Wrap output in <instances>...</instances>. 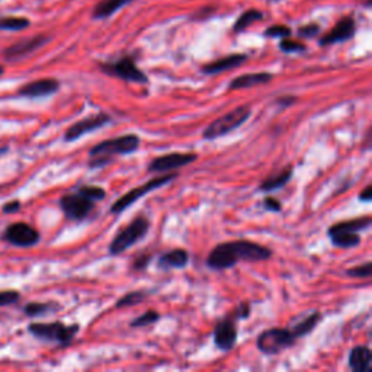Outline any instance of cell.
Masks as SVG:
<instances>
[{
	"label": "cell",
	"instance_id": "6da1fadb",
	"mask_svg": "<svg viewBox=\"0 0 372 372\" xmlns=\"http://www.w3.org/2000/svg\"><path fill=\"white\" fill-rule=\"evenodd\" d=\"M272 250L250 240H233L217 245L208 254L207 266L212 271H226L239 262H262L271 259Z\"/></svg>",
	"mask_w": 372,
	"mask_h": 372
},
{
	"label": "cell",
	"instance_id": "7a4b0ae2",
	"mask_svg": "<svg viewBox=\"0 0 372 372\" xmlns=\"http://www.w3.org/2000/svg\"><path fill=\"white\" fill-rule=\"evenodd\" d=\"M140 144L141 138L137 134H125L100 141L99 144H96L95 147L91 149V151H89V156H91L89 168L91 169L104 168V166L112 163L115 156H127L137 151Z\"/></svg>",
	"mask_w": 372,
	"mask_h": 372
},
{
	"label": "cell",
	"instance_id": "3957f363",
	"mask_svg": "<svg viewBox=\"0 0 372 372\" xmlns=\"http://www.w3.org/2000/svg\"><path fill=\"white\" fill-rule=\"evenodd\" d=\"M252 117L250 105H240L227 113L214 120L202 133V138L207 141H212L220 137H224L230 133H233L240 125L245 124Z\"/></svg>",
	"mask_w": 372,
	"mask_h": 372
},
{
	"label": "cell",
	"instance_id": "277c9868",
	"mask_svg": "<svg viewBox=\"0 0 372 372\" xmlns=\"http://www.w3.org/2000/svg\"><path fill=\"white\" fill-rule=\"evenodd\" d=\"M150 230V221L144 215H138L134 220L124 227L121 232L109 243L108 252L112 256H120L128 249H131L135 243L143 240Z\"/></svg>",
	"mask_w": 372,
	"mask_h": 372
},
{
	"label": "cell",
	"instance_id": "5b68a950",
	"mask_svg": "<svg viewBox=\"0 0 372 372\" xmlns=\"http://www.w3.org/2000/svg\"><path fill=\"white\" fill-rule=\"evenodd\" d=\"M99 70L111 76V78H117L128 83H138V85H147L149 78L147 74L138 69L135 60L131 56H124L118 60L99 63Z\"/></svg>",
	"mask_w": 372,
	"mask_h": 372
},
{
	"label": "cell",
	"instance_id": "8992f818",
	"mask_svg": "<svg viewBox=\"0 0 372 372\" xmlns=\"http://www.w3.org/2000/svg\"><path fill=\"white\" fill-rule=\"evenodd\" d=\"M177 177L176 173H168V175H162V176H157V177H153L150 179L149 182L140 185V186H135L131 190H128L127 194H124L121 198H118L117 201H115L112 205H111V214H121L124 212L128 207H131L133 204H135L138 199L143 198L144 195L150 194V192L156 190L164 185L171 184L172 181H175V179Z\"/></svg>",
	"mask_w": 372,
	"mask_h": 372
},
{
	"label": "cell",
	"instance_id": "52a82bcc",
	"mask_svg": "<svg viewBox=\"0 0 372 372\" xmlns=\"http://www.w3.org/2000/svg\"><path fill=\"white\" fill-rule=\"evenodd\" d=\"M28 330L38 339L54 342L60 346H67L73 342L80 327L79 325L66 326L60 322H53V323H32L30 325Z\"/></svg>",
	"mask_w": 372,
	"mask_h": 372
},
{
	"label": "cell",
	"instance_id": "ba28073f",
	"mask_svg": "<svg viewBox=\"0 0 372 372\" xmlns=\"http://www.w3.org/2000/svg\"><path fill=\"white\" fill-rule=\"evenodd\" d=\"M295 340H297V338L292 335V331L288 327H272L261 333L256 339V348L263 355L271 356L291 348Z\"/></svg>",
	"mask_w": 372,
	"mask_h": 372
},
{
	"label": "cell",
	"instance_id": "9c48e42d",
	"mask_svg": "<svg viewBox=\"0 0 372 372\" xmlns=\"http://www.w3.org/2000/svg\"><path fill=\"white\" fill-rule=\"evenodd\" d=\"M60 207L69 220L82 221L91 215L95 210V201L86 198L80 192L76 190L74 194H67L61 197Z\"/></svg>",
	"mask_w": 372,
	"mask_h": 372
},
{
	"label": "cell",
	"instance_id": "30bf717a",
	"mask_svg": "<svg viewBox=\"0 0 372 372\" xmlns=\"http://www.w3.org/2000/svg\"><path fill=\"white\" fill-rule=\"evenodd\" d=\"M198 159L195 153H169V155H163L156 159H153L147 171L149 173H169L172 171H177L185 166H189Z\"/></svg>",
	"mask_w": 372,
	"mask_h": 372
},
{
	"label": "cell",
	"instance_id": "8fae6325",
	"mask_svg": "<svg viewBox=\"0 0 372 372\" xmlns=\"http://www.w3.org/2000/svg\"><path fill=\"white\" fill-rule=\"evenodd\" d=\"M112 121V117L107 112H99L95 115H89L87 118L80 120L76 124H73L69 130L64 134V141H67V143H73V141L79 140L80 137L94 133L100 130L102 127H105L107 124H109Z\"/></svg>",
	"mask_w": 372,
	"mask_h": 372
},
{
	"label": "cell",
	"instance_id": "7c38bea8",
	"mask_svg": "<svg viewBox=\"0 0 372 372\" xmlns=\"http://www.w3.org/2000/svg\"><path fill=\"white\" fill-rule=\"evenodd\" d=\"M236 322L237 320L233 316H228L223 318L214 329V343L223 352L232 351L237 343L239 330Z\"/></svg>",
	"mask_w": 372,
	"mask_h": 372
},
{
	"label": "cell",
	"instance_id": "4fadbf2b",
	"mask_svg": "<svg viewBox=\"0 0 372 372\" xmlns=\"http://www.w3.org/2000/svg\"><path fill=\"white\" fill-rule=\"evenodd\" d=\"M40 233L27 223H15L6 228L5 240L19 248H31L40 241Z\"/></svg>",
	"mask_w": 372,
	"mask_h": 372
},
{
	"label": "cell",
	"instance_id": "5bb4252c",
	"mask_svg": "<svg viewBox=\"0 0 372 372\" xmlns=\"http://www.w3.org/2000/svg\"><path fill=\"white\" fill-rule=\"evenodd\" d=\"M356 34V21L353 17L348 15L343 17L335 27H333L326 35L320 38V47H329L333 44H339V43H346L352 40Z\"/></svg>",
	"mask_w": 372,
	"mask_h": 372
},
{
	"label": "cell",
	"instance_id": "9a60e30c",
	"mask_svg": "<svg viewBox=\"0 0 372 372\" xmlns=\"http://www.w3.org/2000/svg\"><path fill=\"white\" fill-rule=\"evenodd\" d=\"M50 41V36L47 35H35L31 38H27V40H22L15 43L14 45H10L9 48L5 50V57L10 61L14 60H21L28 57L30 54L35 53L36 50H40Z\"/></svg>",
	"mask_w": 372,
	"mask_h": 372
},
{
	"label": "cell",
	"instance_id": "2e32d148",
	"mask_svg": "<svg viewBox=\"0 0 372 372\" xmlns=\"http://www.w3.org/2000/svg\"><path fill=\"white\" fill-rule=\"evenodd\" d=\"M60 89V82L57 79H40V80H34L31 83L23 85L19 91L18 95L23 98H47L54 95L58 92Z\"/></svg>",
	"mask_w": 372,
	"mask_h": 372
},
{
	"label": "cell",
	"instance_id": "e0dca14e",
	"mask_svg": "<svg viewBox=\"0 0 372 372\" xmlns=\"http://www.w3.org/2000/svg\"><path fill=\"white\" fill-rule=\"evenodd\" d=\"M322 313L317 310H311L309 313H301L300 316H297L295 318H292L289 322V330L292 331V335L295 338H304L307 335H310V333L317 327V325L322 322Z\"/></svg>",
	"mask_w": 372,
	"mask_h": 372
},
{
	"label": "cell",
	"instance_id": "ac0fdd59",
	"mask_svg": "<svg viewBox=\"0 0 372 372\" xmlns=\"http://www.w3.org/2000/svg\"><path fill=\"white\" fill-rule=\"evenodd\" d=\"M248 56L246 54H230L226 57L218 58L215 61L207 63L205 66H202L201 72L207 76H214V74H220L228 70H233L240 67L241 64H245L248 61Z\"/></svg>",
	"mask_w": 372,
	"mask_h": 372
},
{
	"label": "cell",
	"instance_id": "d6986e66",
	"mask_svg": "<svg viewBox=\"0 0 372 372\" xmlns=\"http://www.w3.org/2000/svg\"><path fill=\"white\" fill-rule=\"evenodd\" d=\"M274 79L272 73L261 72V73H246L234 78L232 82L228 83V91H241V89H250L254 86H262L271 83Z\"/></svg>",
	"mask_w": 372,
	"mask_h": 372
},
{
	"label": "cell",
	"instance_id": "ffe728a7",
	"mask_svg": "<svg viewBox=\"0 0 372 372\" xmlns=\"http://www.w3.org/2000/svg\"><path fill=\"white\" fill-rule=\"evenodd\" d=\"M189 262V253L185 249H172L164 252L159 256L157 267L162 271H169V269H182Z\"/></svg>",
	"mask_w": 372,
	"mask_h": 372
},
{
	"label": "cell",
	"instance_id": "44dd1931",
	"mask_svg": "<svg viewBox=\"0 0 372 372\" xmlns=\"http://www.w3.org/2000/svg\"><path fill=\"white\" fill-rule=\"evenodd\" d=\"M372 353L368 346H355L349 353V368L353 372H371Z\"/></svg>",
	"mask_w": 372,
	"mask_h": 372
},
{
	"label": "cell",
	"instance_id": "7402d4cb",
	"mask_svg": "<svg viewBox=\"0 0 372 372\" xmlns=\"http://www.w3.org/2000/svg\"><path fill=\"white\" fill-rule=\"evenodd\" d=\"M131 2H134V0H99L98 5L94 8L92 18L98 21L108 19Z\"/></svg>",
	"mask_w": 372,
	"mask_h": 372
},
{
	"label": "cell",
	"instance_id": "603a6c76",
	"mask_svg": "<svg viewBox=\"0 0 372 372\" xmlns=\"http://www.w3.org/2000/svg\"><path fill=\"white\" fill-rule=\"evenodd\" d=\"M371 218L369 217H362V218H353V220H344L342 223L333 224L329 230L327 234L330 233H361L364 230H368L371 227Z\"/></svg>",
	"mask_w": 372,
	"mask_h": 372
},
{
	"label": "cell",
	"instance_id": "cb8c5ba5",
	"mask_svg": "<svg viewBox=\"0 0 372 372\" xmlns=\"http://www.w3.org/2000/svg\"><path fill=\"white\" fill-rule=\"evenodd\" d=\"M292 172H294L292 166H287V168L282 169L281 172L266 177L265 181L261 184L259 190H262V192H272V190L284 188L291 181Z\"/></svg>",
	"mask_w": 372,
	"mask_h": 372
},
{
	"label": "cell",
	"instance_id": "d4e9b609",
	"mask_svg": "<svg viewBox=\"0 0 372 372\" xmlns=\"http://www.w3.org/2000/svg\"><path fill=\"white\" fill-rule=\"evenodd\" d=\"M262 19H263V14L259 9H249L246 12H243V14L237 18L236 23L233 25V32L240 34L243 31H246L250 25H253L254 22H259Z\"/></svg>",
	"mask_w": 372,
	"mask_h": 372
},
{
	"label": "cell",
	"instance_id": "484cf974",
	"mask_svg": "<svg viewBox=\"0 0 372 372\" xmlns=\"http://www.w3.org/2000/svg\"><path fill=\"white\" fill-rule=\"evenodd\" d=\"M333 243V246L340 248V249H352L359 246V243H361V236L358 233H344V232H339V233H330L327 234Z\"/></svg>",
	"mask_w": 372,
	"mask_h": 372
},
{
	"label": "cell",
	"instance_id": "4316f807",
	"mask_svg": "<svg viewBox=\"0 0 372 372\" xmlns=\"http://www.w3.org/2000/svg\"><path fill=\"white\" fill-rule=\"evenodd\" d=\"M31 27V21L25 17H2L0 18V31L19 32Z\"/></svg>",
	"mask_w": 372,
	"mask_h": 372
},
{
	"label": "cell",
	"instance_id": "83f0119b",
	"mask_svg": "<svg viewBox=\"0 0 372 372\" xmlns=\"http://www.w3.org/2000/svg\"><path fill=\"white\" fill-rule=\"evenodd\" d=\"M147 297H149V292H146V291H133V292H128V294L124 295V297H121L117 301L115 307H117V309H125V307H133V305L140 304L141 301H144Z\"/></svg>",
	"mask_w": 372,
	"mask_h": 372
},
{
	"label": "cell",
	"instance_id": "f1b7e54d",
	"mask_svg": "<svg viewBox=\"0 0 372 372\" xmlns=\"http://www.w3.org/2000/svg\"><path fill=\"white\" fill-rule=\"evenodd\" d=\"M78 192H80L82 195H85L86 198L92 199L95 202L102 201L107 197V190L100 186H95V185H82L78 188Z\"/></svg>",
	"mask_w": 372,
	"mask_h": 372
},
{
	"label": "cell",
	"instance_id": "f546056e",
	"mask_svg": "<svg viewBox=\"0 0 372 372\" xmlns=\"http://www.w3.org/2000/svg\"><path fill=\"white\" fill-rule=\"evenodd\" d=\"M160 320V314L157 311H153V310H149L146 311L143 316H140L137 318H134L131 322V327L133 329H137V327H146V326H151L155 325L156 322H159Z\"/></svg>",
	"mask_w": 372,
	"mask_h": 372
},
{
	"label": "cell",
	"instance_id": "4dcf8cb0",
	"mask_svg": "<svg viewBox=\"0 0 372 372\" xmlns=\"http://www.w3.org/2000/svg\"><path fill=\"white\" fill-rule=\"evenodd\" d=\"M279 50L284 51V53L287 54H291V53H304V51H307V47L305 44L291 40V38L288 36V38H282V41L279 43Z\"/></svg>",
	"mask_w": 372,
	"mask_h": 372
},
{
	"label": "cell",
	"instance_id": "1f68e13d",
	"mask_svg": "<svg viewBox=\"0 0 372 372\" xmlns=\"http://www.w3.org/2000/svg\"><path fill=\"white\" fill-rule=\"evenodd\" d=\"M346 275L356 279H368L372 276V263L366 262L364 265H358L346 271Z\"/></svg>",
	"mask_w": 372,
	"mask_h": 372
},
{
	"label": "cell",
	"instance_id": "d6a6232c",
	"mask_svg": "<svg viewBox=\"0 0 372 372\" xmlns=\"http://www.w3.org/2000/svg\"><path fill=\"white\" fill-rule=\"evenodd\" d=\"M292 31L289 27H287V25H272V27H269L266 31H265V35L269 36V38H288L291 36Z\"/></svg>",
	"mask_w": 372,
	"mask_h": 372
},
{
	"label": "cell",
	"instance_id": "836d02e7",
	"mask_svg": "<svg viewBox=\"0 0 372 372\" xmlns=\"http://www.w3.org/2000/svg\"><path fill=\"white\" fill-rule=\"evenodd\" d=\"M53 307H51L50 304H41V303H31L28 304L27 307H25L23 311L27 316L30 317H36V316H43L45 314L47 311H50Z\"/></svg>",
	"mask_w": 372,
	"mask_h": 372
},
{
	"label": "cell",
	"instance_id": "e575fe53",
	"mask_svg": "<svg viewBox=\"0 0 372 372\" xmlns=\"http://www.w3.org/2000/svg\"><path fill=\"white\" fill-rule=\"evenodd\" d=\"M322 31V27L318 23H307L304 27L298 30V36L305 38V40H310V38H314Z\"/></svg>",
	"mask_w": 372,
	"mask_h": 372
},
{
	"label": "cell",
	"instance_id": "d590c367",
	"mask_svg": "<svg viewBox=\"0 0 372 372\" xmlns=\"http://www.w3.org/2000/svg\"><path fill=\"white\" fill-rule=\"evenodd\" d=\"M21 295L17 291H0V307L15 304Z\"/></svg>",
	"mask_w": 372,
	"mask_h": 372
},
{
	"label": "cell",
	"instance_id": "8d00e7d4",
	"mask_svg": "<svg viewBox=\"0 0 372 372\" xmlns=\"http://www.w3.org/2000/svg\"><path fill=\"white\" fill-rule=\"evenodd\" d=\"M250 311H252V307L249 303H241L237 309L233 311V317L236 320H245V318H249L250 316Z\"/></svg>",
	"mask_w": 372,
	"mask_h": 372
},
{
	"label": "cell",
	"instance_id": "74e56055",
	"mask_svg": "<svg viewBox=\"0 0 372 372\" xmlns=\"http://www.w3.org/2000/svg\"><path fill=\"white\" fill-rule=\"evenodd\" d=\"M150 261H151L150 254H140L133 262V269L134 271H144V269L149 266Z\"/></svg>",
	"mask_w": 372,
	"mask_h": 372
},
{
	"label": "cell",
	"instance_id": "f35d334b",
	"mask_svg": "<svg viewBox=\"0 0 372 372\" xmlns=\"http://www.w3.org/2000/svg\"><path fill=\"white\" fill-rule=\"evenodd\" d=\"M263 207L267 210V211H272V212H281L282 211V204L281 201H278L276 198L274 197H267L263 199Z\"/></svg>",
	"mask_w": 372,
	"mask_h": 372
},
{
	"label": "cell",
	"instance_id": "ab89813d",
	"mask_svg": "<svg viewBox=\"0 0 372 372\" xmlns=\"http://www.w3.org/2000/svg\"><path fill=\"white\" fill-rule=\"evenodd\" d=\"M217 9L214 8V6H205V8H202V9H199L198 12H195V14H194V17H192V19H195V21H202V19H207V18H210L212 14H214V12H215Z\"/></svg>",
	"mask_w": 372,
	"mask_h": 372
},
{
	"label": "cell",
	"instance_id": "60d3db41",
	"mask_svg": "<svg viewBox=\"0 0 372 372\" xmlns=\"http://www.w3.org/2000/svg\"><path fill=\"white\" fill-rule=\"evenodd\" d=\"M295 100H297V96L287 95V96H281L279 99H276V104L281 105V108H288L292 104H295Z\"/></svg>",
	"mask_w": 372,
	"mask_h": 372
},
{
	"label": "cell",
	"instance_id": "b9f144b4",
	"mask_svg": "<svg viewBox=\"0 0 372 372\" xmlns=\"http://www.w3.org/2000/svg\"><path fill=\"white\" fill-rule=\"evenodd\" d=\"M19 208H21V202H19V201H12V202H9V204L5 205L3 211H5L6 214H14V212L19 211Z\"/></svg>",
	"mask_w": 372,
	"mask_h": 372
},
{
	"label": "cell",
	"instance_id": "7bdbcfd3",
	"mask_svg": "<svg viewBox=\"0 0 372 372\" xmlns=\"http://www.w3.org/2000/svg\"><path fill=\"white\" fill-rule=\"evenodd\" d=\"M371 199H372V186L368 185L365 186V189L361 192V194H359V201L369 202Z\"/></svg>",
	"mask_w": 372,
	"mask_h": 372
}]
</instances>
